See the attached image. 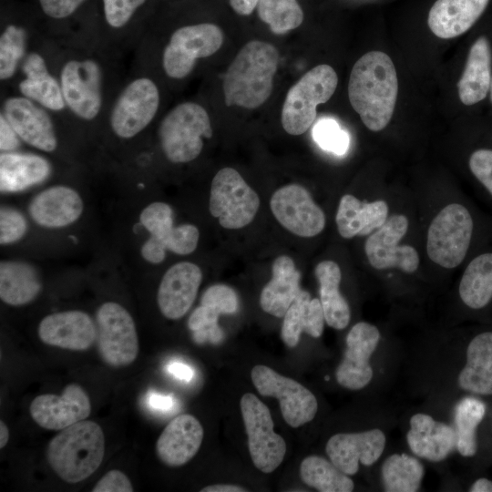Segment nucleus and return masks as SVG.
<instances>
[{
    "mask_svg": "<svg viewBox=\"0 0 492 492\" xmlns=\"http://www.w3.org/2000/svg\"><path fill=\"white\" fill-rule=\"evenodd\" d=\"M120 57L121 55L83 33L53 38V69L68 118L85 124L104 121L124 80Z\"/></svg>",
    "mask_w": 492,
    "mask_h": 492,
    "instance_id": "f257e3e1",
    "label": "nucleus"
},
{
    "mask_svg": "<svg viewBox=\"0 0 492 492\" xmlns=\"http://www.w3.org/2000/svg\"><path fill=\"white\" fill-rule=\"evenodd\" d=\"M397 94V74L388 55L371 51L354 63L349 77L348 97L367 128L380 131L388 125Z\"/></svg>",
    "mask_w": 492,
    "mask_h": 492,
    "instance_id": "f03ea898",
    "label": "nucleus"
},
{
    "mask_svg": "<svg viewBox=\"0 0 492 492\" xmlns=\"http://www.w3.org/2000/svg\"><path fill=\"white\" fill-rule=\"evenodd\" d=\"M279 57L273 45L261 40L248 42L224 74L226 105L254 109L264 104L272 92Z\"/></svg>",
    "mask_w": 492,
    "mask_h": 492,
    "instance_id": "7ed1b4c3",
    "label": "nucleus"
},
{
    "mask_svg": "<svg viewBox=\"0 0 492 492\" xmlns=\"http://www.w3.org/2000/svg\"><path fill=\"white\" fill-rule=\"evenodd\" d=\"M161 104L157 81L138 64L115 94L104 122L110 133L128 141L141 135L155 120Z\"/></svg>",
    "mask_w": 492,
    "mask_h": 492,
    "instance_id": "20e7f679",
    "label": "nucleus"
},
{
    "mask_svg": "<svg viewBox=\"0 0 492 492\" xmlns=\"http://www.w3.org/2000/svg\"><path fill=\"white\" fill-rule=\"evenodd\" d=\"M104 455V432L91 420H82L62 429L49 441L46 452L51 468L67 483H77L90 477L101 465Z\"/></svg>",
    "mask_w": 492,
    "mask_h": 492,
    "instance_id": "39448f33",
    "label": "nucleus"
},
{
    "mask_svg": "<svg viewBox=\"0 0 492 492\" xmlns=\"http://www.w3.org/2000/svg\"><path fill=\"white\" fill-rule=\"evenodd\" d=\"M157 135L162 153L169 161L189 163L201 153L204 139L212 137L209 113L199 103H179L160 120Z\"/></svg>",
    "mask_w": 492,
    "mask_h": 492,
    "instance_id": "423d86ee",
    "label": "nucleus"
},
{
    "mask_svg": "<svg viewBox=\"0 0 492 492\" xmlns=\"http://www.w3.org/2000/svg\"><path fill=\"white\" fill-rule=\"evenodd\" d=\"M337 84V74L329 65L307 71L286 94L281 114L283 129L292 136L306 132L316 118V107L332 97Z\"/></svg>",
    "mask_w": 492,
    "mask_h": 492,
    "instance_id": "0eeeda50",
    "label": "nucleus"
},
{
    "mask_svg": "<svg viewBox=\"0 0 492 492\" xmlns=\"http://www.w3.org/2000/svg\"><path fill=\"white\" fill-rule=\"evenodd\" d=\"M223 32L215 24L200 23L174 30L161 53V67L170 79L189 77L200 59L215 54L222 46Z\"/></svg>",
    "mask_w": 492,
    "mask_h": 492,
    "instance_id": "6e6552de",
    "label": "nucleus"
},
{
    "mask_svg": "<svg viewBox=\"0 0 492 492\" xmlns=\"http://www.w3.org/2000/svg\"><path fill=\"white\" fill-rule=\"evenodd\" d=\"M474 232V220L469 210L459 203L446 206L432 220L426 251L436 264L451 269L466 256Z\"/></svg>",
    "mask_w": 492,
    "mask_h": 492,
    "instance_id": "1a4fd4ad",
    "label": "nucleus"
},
{
    "mask_svg": "<svg viewBox=\"0 0 492 492\" xmlns=\"http://www.w3.org/2000/svg\"><path fill=\"white\" fill-rule=\"evenodd\" d=\"M260 207L258 194L232 168L220 169L212 179L209 210L221 227L237 230L250 224Z\"/></svg>",
    "mask_w": 492,
    "mask_h": 492,
    "instance_id": "9d476101",
    "label": "nucleus"
},
{
    "mask_svg": "<svg viewBox=\"0 0 492 492\" xmlns=\"http://www.w3.org/2000/svg\"><path fill=\"white\" fill-rule=\"evenodd\" d=\"M97 343L99 355L112 367L132 364L138 354V338L135 322L119 303L107 302L96 314Z\"/></svg>",
    "mask_w": 492,
    "mask_h": 492,
    "instance_id": "9b49d317",
    "label": "nucleus"
},
{
    "mask_svg": "<svg viewBox=\"0 0 492 492\" xmlns=\"http://www.w3.org/2000/svg\"><path fill=\"white\" fill-rule=\"evenodd\" d=\"M240 407L253 465L263 473L273 472L283 461L287 446L282 436L273 430L268 406L255 395L246 393Z\"/></svg>",
    "mask_w": 492,
    "mask_h": 492,
    "instance_id": "f8f14e48",
    "label": "nucleus"
},
{
    "mask_svg": "<svg viewBox=\"0 0 492 492\" xmlns=\"http://www.w3.org/2000/svg\"><path fill=\"white\" fill-rule=\"evenodd\" d=\"M0 114L17 133L22 142L46 153L59 146L56 117L37 103L18 94L2 96Z\"/></svg>",
    "mask_w": 492,
    "mask_h": 492,
    "instance_id": "ddd939ff",
    "label": "nucleus"
},
{
    "mask_svg": "<svg viewBox=\"0 0 492 492\" xmlns=\"http://www.w3.org/2000/svg\"><path fill=\"white\" fill-rule=\"evenodd\" d=\"M149 0H100L99 24L86 33L105 47L122 55L143 38V8Z\"/></svg>",
    "mask_w": 492,
    "mask_h": 492,
    "instance_id": "4468645a",
    "label": "nucleus"
},
{
    "mask_svg": "<svg viewBox=\"0 0 492 492\" xmlns=\"http://www.w3.org/2000/svg\"><path fill=\"white\" fill-rule=\"evenodd\" d=\"M251 376L260 395L279 400L283 419L291 427L297 428L314 418L318 410L317 399L297 381L262 364L255 365Z\"/></svg>",
    "mask_w": 492,
    "mask_h": 492,
    "instance_id": "2eb2a0df",
    "label": "nucleus"
},
{
    "mask_svg": "<svg viewBox=\"0 0 492 492\" xmlns=\"http://www.w3.org/2000/svg\"><path fill=\"white\" fill-rule=\"evenodd\" d=\"M270 206L279 223L297 236L313 237L325 226L323 211L301 185L289 184L278 189L272 196Z\"/></svg>",
    "mask_w": 492,
    "mask_h": 492,
    "instance_id": "dca6fc26",
    "label": "nucleus"
},
{
    "mask_svg": "<svg viewBox=\"0 0 492 492\" xmlns=\"http://www.w3.org/2000/svg\"><path fill=\"white\" fill-rule=\"evenodd\" d=\"M407 229V218L395 214L369 236L364 251L369 263L374 269L397 268L408 273L417 270L419 256L415 248L398 245Z\"/></svg>",
    "mask_w": 492,
    "mask_h": 492,
    "instance_id": "f3484780",
    "label": "nucleus"
},
{
    "mask_svg": "<svg viewBox=\"0 0 492 492\" xmlns=\"http://www.w3.org/2000/svg\"><path fill=\"white\" fill-rule=\"evenodd\" d=\"M380 341V332L373 324L360 322L346 336L343 358L336 369L338 384L350 390L366 386L373 378L370 358Z\"/></svg>",
    "mask_w": 492,
    "mask_h": 492,
    "instance_id": "a211bd4d",
    "label": "nucleus"
},
{
    "mask_svg": "<svg viewBox=\"0 0 492 492\" xmlns=\"http://www.w3.org/2000/svg\"><path fill=\"white\" fill-rule=\"evenodd\" d=\"M29 410L32 418L41 427L62 430L85 420L91 413V403L81 385L69 384L60 395H37L31 402Z\"/></svg>",
    "mask_w": 492,
    "mask_h": 492,
    "instance_id": "6ab92c4d",
    "label": "nucleus"
},
{
    "mask_svg": "<svg viewBox=\"0 0 492 492\" xmlns=\"http://www.w3.org/2000/svg\"><path fill=\"white\" fill-rule=\"evenodd\" d=\"M386 439L380 429L359 433H340L330 437L325 451L331 461L344 474L354 475L359 462L366 466L382 456Z\"/></svg>",
    "mask_w": 492,
    "mask_h": 492,
    "instance_id": "aec40b11",
    "label": "nucleus"
},
{
    "mask_svg": "<svg viewBox=\"0 0 492 492\" xmlns=\"http://www.w3.org/2000/svg\"><path fill=\"white\" fill-rule=\"evenodd\" d=\"M202 281L200 268L190 261L178 262L164 273L157 292L160 313L177 320L190 309Z\"/></svg>",
    "mask_w": 492,
    "mask_h": 492,
    "instance_id": "412c9836",
    "label": "nucleus"
},
{
    "mask_svg": "<svg viewBox=\"0 0 492 492\" xmlns=\"http://www.w3.org/2000/svg\"><path fill=\"white\" fill-rule=\"evenodd\" d=\"M40 340L51 346L72 351L87 350L97 339V325L85 312L78 310L54 313L38 325Z\"/></svg>",
    "mask_w": 492,
    "mask_h": 492,
    "instance_id": "4be33fe9",
    "label": "nucleus"
},
{
    "mask_svg": "<svg viewBox=\"0 0 492 492\" xmlns=\"http://www.w3.org/2000/svg\"><path fill=\"white\" fill-rule=\"evenodd\" d=\"M9 89L37 103L56 118H68L58 79L47 62L25 66Z\"/></svg>",
    "mask_w": 492,
    "mask_h": 492,
    "instance_id": "5701e85b",
    "label": "nucleus"
},
{
    "mask_svg": "<svg viewBox=\"0 0 492 492\" xmlns=\"http://www.w3.org/2000/svg\"><path fill=\"white\" fill-rule=\"evenodd\" d=\"M203 427L192 415L182 414L173 418L156 442V453L169 466H180L192 459L203 439Z\"/></svg>",
    "mask_w": 492,
    "mask_h": 492,
    "instance_id": "b1692460",
    "label": "nucleus"
},
{
    "mask_svg": "<svg viewBox=\"0 0 492 492\" xmlns=\"http://www.w3.org/2000/svg\"><path fill=\"white\" fill-rule=\"evenodd\" d=\"M44 34L42 28L21 18L2 20L0 29L2 88H9L12 86L24 58Z\"/></svg>",
    "mask_w": 492,
    "mask_h": 492,
    "instance_id": "393cba45",
    "label": "nucleus"
},
{
    "mask_svg": "<svg viewBox=\"0 0 492 492\" xmlns=\"http://www.w3.org/2000/svg\"><path fill=\"white\" fill-rule=\"evenodd\" d=\"M84 210L83 200L77 190L65 185L49 187L31 200L30 217L39 226L57 229L77 220Z\"/></svg>",
    "mask_w": 492,
    "mask_h": 492,
    "instance_id": "a878e982",
    "label": "nucleus"
},
{
    "mask_svg": "<svg viewBox=\"0 0 492 492\" xmlns=\"http://www.w3.org/2000/svg\"><path fill=\"white\" fill-rule=\"evenodd\" d=\"M406 441L416 456L438 462L453 451L456 437L455 429L450 425L419 413L410 419Z\"/></svg>",
    "mask_w": 492,
    "mask_h": 492,
    "instance_id": "bb28decb",
    "label": "nucleus"
},
{
    "mask_svg": "<svg viewBox=\"0 0 492 492\" xmlns=\"http://www.w3.org/2000/svg\"><path fill=\"white\" fill-rule=\"evenodd\" d=\"M492 79V45L479 36L471 45L465 67L457 83L458 97L465 106L483 101L489 93Z\"/></svg>",
    "mask_w": 492,
    "mask_h": 492,
    "instance_id": "cd10ccee",
    "label": "nucleus"
},
{
    "mask_svg": "<svg viewBox=\"0 0 492 492\" xmlns=\"http://www.w3.org/2000/svg\"><path fill=\"white\" fill-rule=\"evenodd\" d=\"M490 0H436L427 18L430 30L449 39L468 31L481 17Z\"/></svg>",
    "mask_w": 492,
    "mask_h": 492,
    "instance_id": "c85d7f7f",
    "label": "nucleus"
},
{
    "mask_svg": "<svg viewBox=\"0 0 492 492\" xmlns=\"http://www.w3.org/2000/svg\"><path fill=\"white\" fill-rule=\"evenodd\" d=\"M272 272V280L261 292L260 305L265 313L282 318L302 290L301 274L287 255L274 260Z\"/></svg>",
    "mask_w": 492,
    "mask_h": 492,
    "instance_id": "c756f323",
    "label": "nucleus"
},
{
    "mask_svg": "<svg viewBox=\"0 0 492 492\" xmlns=\"http://www.w3.org/2000/svg\"><path fill=\"white\" fill-rule=\"evenodd\" d=\"M51 172L50 162L43 156L21 151L1 152L0 188L15 192L44 181Z\"/></svg>",
    "mask_w": 492,
    "mask_h": 492,
    "instance_id": "7c9ffc66",
    "label": "nucleus"
},
{
    "mask_svg": "<svg viewBox=\"0 0 492 492\" xmlns=\"http://www.w3.org/2000/svg\"><path fill=\"white\" fill-rule=\"evenodd\" d=\"M388 206L384 200L363 202L354 196L342 197L336 213L340 235L351 239L364 236L380 228L387 220Z\"/></svg>",
    "mask_w": 492,
    "mask_h": 492,
    "instance_id": "2f4dec72",
    "label": "nucleus"
},
{
    "mask_svg": "<svg viewBox=\"0 0 492 492\" xmlns=\"http://www.w3.org/2000/svg\"><path fill=\"white\" fill-rule=\"evenodd\" d=\"M324 322L321 301L311 299L308 292L301 290L283 316L281 338L288 347H295L302 332L319 338L323 332Z\"/></svg>",
    "mask_w": 492,
    "mask_h": 492,
    "instance_id": "473e14b6",
    "label": "nucleus"
},
{
    "mask_svg": "<svg viewBox=\"0 0 492 492\" xmlns=\"http://www.w3.org/2000/svg\"><path fill=\"white\" fill-rule=\"evenodd\" d=\"M458 384L473 394L492 395V332L481 333L469 343Z\"/></svg>",
    "mask_w": 492,
    "mask_h": 492,
    "instance_id": "72a5a7b5",
    "label": "nucleus"
},
{
    "mask_svg": "<svg viewBox=\"0 0 492 492\" xmlns=\"http://www.w3.org/2000/svg\"><path fill=\"white\" fill-rule=\"evenodd\" d=\"M42 290L36 269L22 261H2L0 263V298L12 306L34 301Z\"/></svg>",
    "mask_w": 492,
    "mask_h": 492,
    "instance_id": "f704fd0d",
    "label": "nucleus"
},
{
    "mask_svg": "<svg viewBox=\"0 0 492 492\" xmlns=\"http://www.w3.org/2000/svg\"><path fill=\"white\" fill-rule=\"evenodd\" d=\"M320 284V301L326 323L336 330L344 329L350 322L351 311L347 301L339 292L342 273L333 261H323L315 267Z\"/></svg>",
    "mask_w": 492,
    "mask_h": 492,
    "instance_id": "c9c22d12",
    "label": "nucleus"
},
{
    "mask_svg": "<svg viewBox=\"0 0 492 492\" xmlns=\"http://www.w3.org/2000/svg\"><path fill=\"white\" fill-rule=\"evenodd\" d=\"M458 292L462 302L474 310L482 309L492 301V251L480 253L470 261Z\"/></svg>",
    "mask_w": 492,
    "mask_h": 492,
    "instance_id": "e433bc0d",
    "label": "nucleus"
},
{
    "mask_svg": "<svg viewBox=\"0 0 492 492\" xmlns=\"http://www.w3.org/2000/svg\"><path fill=\"white\" fill-rule=\"evenodd\" d=\"M300 476L304 484L320 492H351L353 480L332 461L322 456H310L302 459Z\"/></svg>",
    "mask_w": 492,
    "mask_h": 492,
    "instance_id": "4c0bfd02",
    "label": "nucleus"
},
{
    "mask_svg": "<svg viewBox=\"0 0 492 492\" xmlns=\"http://www.w3.org/2000/svg\"><path fill=\"white\" fill-rule=\"evenodd\" d=\"M422 463L407 454H393L382 466L384 488L387 492H415L424 477Z\"/></svg>",
    "mask_w": 492,
    "mask_h": 492,
    "instance_id": "58836bf2",
    "label": "nucleus"
},
{
    "mask_svg": "<svg viewBox=\"0 0 492 492\" xmlns=\"http://www.w3.org/2000/svg\"><path fill=\"white\" fill-rule=\"evenodd\" d=\"M486 405L479 399L466 396L455 406L454 420L456 425V446L459 454L466 457L475 456L477 452V427L486 414Z\"/></svg>",
    "mask_w": 492,
    "mask_h": 492,
    "instance_id": "ea45409f",
    "label": "nucleus"
},
{
    "mask_svg": "<svg viewBox=\"0 0 492 492\" xmlns=\"http://www.w3.org/2000/svg\"><path fill=\"white\" fill-rule=\"evenodd\" d=\"M91 0H36L41 17L46 22L44 33L52 38H63L70 35L69 22Z\"/></svg>",
    "mask_w": 492,
    "mask_h": 492,
    "instance_id": "a19ab883",
    "label": "nucleus"
},
{
    "mask_svg": "<svg viewBox=\"0 0 492 492\" xmlns=\"http://www.w3.org/2000/svg\"><path fill=\"white\" fill-rule=\"evenodd\" d=\"M257 13L276 35L293 30L303 21V12L297 0H259Z\"/></svg>",
    "mask_w": 492,
    "mask_h": 492,
    "instance_id": "79ce46f5",
    "label": "nucleus"
},
{
    "mask_svg": "<svg viewBox=\"0 0 492 492\" xmlns=\"http://www.w3.org/2000/svg\"><path fill=\"white\" fill-rule=\"evenodd\" d=\"M139 221L149 232V237L168 250L167 245L174 229L171 207L161 201L152 202L142 210Z\"/></svg>",
    "mask_w": 492,
    "mask_h": 492,
    "instance_id": "37998d69",
    "label": "nucleus"
},
{
    "mask_svg": "<svg viewBox=\"0 0 492 492\" xmlns=\"http://www.w3.org/2000/svg\"><path fill=\"white\" fill-rule=\"evenodd\" d=\"M313 136L322 149L337 155L344 154L349 147L348 134L331 118L318 121L313 128Z\"/></svg>",
    "mask_w": 492,
    "mask_h": 492,
    "instance_id": "c03bdc74",
    "label": "nucleus"
},
{
    "mask_svg": "<svg viewBox=\"0 0 492 492\" xmlns=\"http://www.w3.org/2000/svg\"><path fill=\"white\" fill-rule=\"evenodd\" d=\"M26 220L19 210L6 206L1 208L0 243L2 245L21 240L26 233Z\"/></svg>",
    "mask_w": 492,
    "mask_h": 492,
    "instance_id": "a18cd8bd",
    "label": "nucleus"
},
{
    "mask_svg": "<svg viewBox=\"0 0 492 492\" xmlns=\"http://www.w3.org/2000/svg\"><path fill=\"white\" fill-rule=\"evenodd\" d=\"M200 304L219 310L222 314H233L239 309V300L235 291L225 284L210 286L202 294Z\"/></svg>",
    "mask_w": 492,
    "mask_h": 492,
    "instance_id": "49530a36",
    "label": "nucleus"
},
{
    "mask_svg": "<svg viewBox=\"0 0 492 492\" xmlns=\"http://www.w3.org/2000/svg\"><path fill=\"white\" fill-rule=\"evenodd\" d=\"M468 167L473 176L492 197V148L475 149L469 157Z\"/></svg>",
    "mask_w": 492,
    "mask_h": 492,
    "instance_id": "de8ad7c7",
    "label": "nucleus"
},
{
    "mask_svg": "<svg viewBox=\"0 0 492 492\" xmlns=\"http://www.w3.org/2000/svg\"><path fill=\"white\" fill-rule=\"evenodd\" d=\"M200 231L192 224H182L174 227L167 249L179 255L193 252L198 245Z\"/></svg>",
    "mask_w": 492,
    "mask_h": 492,
    "instance_id": "09e8293b",
    "label": "nucleus"
},
{
    "mask_svg": "<svg viewBox=\"0 0 492 492\" xmlns=\"http://www.w3.org/2000/svg\"><path fill=\"white\" fill-rule=\"evenodd\" d=\"M133 486L129 478L118 469L107 472L95 485L92 492H132Z\"/></svg>",
    "mask_w": 492,
    "mask_h": 492,
    "instance_id": "8fccbe9b",
    "label": "nucleus"
},
{
    "mask_svg": "<svg viewBox=\"0 0 492 492\" xmlns=\"http://www.w3.org/2000/svg\"><path fill=\"white\" fill-rule=\"evenodd\" d=\"M22 143L21 138L8 123L5 118L0 114V150L1 152L16 151Z\"/></svg>",
    "mask_w": 492,
    "mask_h": 492,
    "instance_id": "3c124183",
    "label": "nucleus"
},
{
    "mask_svg": "<svg viewBox=\"0 0 492 492\" xmlns=\"http://www.w3.org/2000/svg\"><path fill=\"white\" fill-rule=\"evenodd\" d=\"M166 249L155 239H149L142 244L140 253L142 258L153 264L160 263L166 257Z\"/></svg>",
    "mask_w": 492,
    "mask_h": 492,
    "instance_id": "603ef678",
    "label": "nucleus"
},
{
    "mask_svg": "<svg viewBox=\"0 0 492 492\" xmlns=\"http://www.w3.org/2000/svg\"><path fill=\"white\" fill-rule=\"evenodd\" d=\"M148 405L151 409L159 412L171 411L175 406V399L170 395H161L159 393L151 392L148 395Z\"/></svg>",
    "mask_w": 492,
    "mask_h": 492,
    "instance_id": "864d4df0",
    "label": "nucleus"
},
{
    "mask_svg": "<svg viewBox=\"0 0 492 492\" xmlns=\"http://www.w3.org/2000/svg\"><path fill=\"white\" fill-rule=\"evenodd\" d=\"M167 369L170 374L181 381L190 382L194 377L193 369L183 363L172 362Z\"/></svg>",
    "mask_w": 492,
    "mask_h": 492,
    "instance_id": "5fc2aeb1",
    "label": "nucleus"
},
{
    "mask_svg": "<svg viewBox=\"0 0 492 492\" xmlns=\"http://www.w3.org/2000/svg\"><path fill=\"white\" fill-rule=\"evenodd\" d=\"M259 0H230L232 9L241 15H249L257 7Z\"/></svg>",
    "mask_w": 492,
    "mask_h": 492,
    "instance_id": "6e6d98bb",
    "label": "nucleus"
},
{
    "mask_svg": "<svg viewBox=\"0 0 492 492\" xmlns=\"http://www.w3.org/2000/svg\"><path fill=\"white\" fill-rule=\"evenodd\" d=\"M201 492H244L241 487L229 484L210 485L200 489Z\"/></svg>",
    "mask_w": 492,
    "mask_h": 492,
    "instance_id": "4d7b16f0",
    "label": "nucleus"
},
{
    "mask_svg": "<svg viewBox=\"0 0 492 492\" xmlns=\"http://www.w3.org/2000/svg\"><path fill=\"white\" fill-rule=\"evenodd\" d=\"M471 492H492V481L487 478H479L470 487Z\"/></svg>",
    "mask_w": 492,
    "mask_h": 492,
    "instance_id": "13d9d810",
    "label": "nucleus"
},
{
    "mask_svg": "<svg viewBox=\"0 0 492 492\" xmlns=\"http://www.w3.org/2000/svg\"><path fill=\"white\" fill-rule=\"evenodd\" d=\"M9 440V429L4 421H0V447L6 446Z\"/></svg>",
    "mask_w": 492,
    "mask_h": 492,
    "instance_id": "bf43d9fd",
    "label": "nucleus"
},
{
    "mask_svg": "<svg viewBox=\"0 0 492 492\" xmlns=\"http://www.w3.org/2000/svg\"><path fill=\"white\" fill-rule=\"evenodd\" d=\"M488 96H489V100H490V102L492 104V79H491V84H490Z\"/></svg>",
    "mask_w": 492,
    "mask_h": 492,
    "instance_id": "052dcab7",
    "label": "nucleus"
}]
</instances>
